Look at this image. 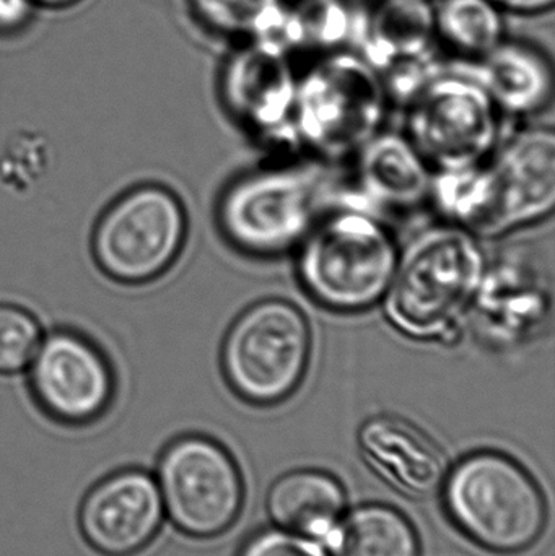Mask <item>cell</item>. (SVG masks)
Wrapping results in <instances>:
<instances>
[{"instance_id": "e0dca14e", "label": "cell", "mask_w": 555, "mask_h": 556, "mask_svg": "<svg viewBox=\"0 0 555 556\" xmlns=\"http://www.w3.org/2000/svg\"><path fill=\"white\" fill-rule=\"evenodd\" d=\"M357 207L413 212L432 199L433 172L406 134L381 130L354 159Z\"/></svg>"}, {"instance_id": "ba28073f", "label": "cell", "mask_w": 555, "mask_h": 556, "mask_svg": "<svg viewBox=\"0 0 555 556\" xmlns=\"http://www.w3.org/2000/svg\"><path fill=\"white\" fill-rule=\"evenodd\" d=\"M312 349L305 313L282 298H267L244 309L225 333L222 371L241 401L274 407L299 391Z\"/></svg>"}, {"instance_id": "6da1fadb", "label": "cell", "mask_w": 555, "mask_h": 556, "mask_svg": "<svg viewBox=\"0 0 555 556\" xmlns=\"http://www.w3.org/2000/svg\"><path fill=\"white\" fill-rule=\"evenodd\" d=\"M446 224L494 240L540 224L555 205V136L531 126L471 168L436 173L432 199Z\"/></svg>"}, {"instance_id": "3957f363", "label": "cell", "mask_w": 555, "mask_h": 556, "mask_svg": "<svg viewBox=\"0 0 555 556\" xmlns=\"http://www.w3.org/2000/svg\"><path fill=\"white\" fill-rule=\"evenodd\" d=\"M331 163L280 162L238 175L218 195L215 220L224 240L244 256L279 257L297 250L336 207Z\"/></svg>"}, {"instance_id": "8fae6325", "label": "cell", "mask_w": 555, "mask_h": 556, "mask_svg": "<svg viewBox=\"0 0 555 556\" xmlns=\"http://www.w3.org/2000/svg\"><path fill=\"white\" fill-rule=\"evenodd\" d=\"M23 376L36 410L64 430H87L103 421L119 391L110 353L75 327L46 330Z\"/></svg>"}, {"instance_id": "8992f818", "label": "cell", "mask_w": 555, "mask_h": 556, "mask_svg": "<svg viewBox=\"0 0 555 556\" xmlns=\"http://www.w3.org/2000/svg\"><path fill=\"white\" fill-rule=\"evenodd\" d=\"M390 106L377 72L355 49L310 59L297 85V147L331 165L352 160L383 130Z\"/></svg>"}, {"instance_id": "52a82bcc", "label": "cell", "mask_w": 555, "mask_h": 556, "mask_svg": "<svg viewBox=\"0 0 555 556\" xmlns=\"http://www.w3.org/2000/svg\"><path fill=\"white\" fill-rule=\"evenodd\" d=\"M188 237V211L178 192L162 182H137L98 215L91 260L113 283L146 287L178 264Z\"/></svg>"}, {"instance_id": "7a4b0ae2", "label": "cell", "mask_w": 555, "mask_h": 556, "mask_svg": "<svg viewBox=\"0 0 555 556\" xmlns=\"http://www.w3.org/2000/svg\"><path fill=\"white\" fill-rule=\"evenodd\" d=\"M485 257L476 237L456 225L427 228L401 251L383 309L401 336L452 345L469 320Z\"/></svg>"}, {"instance_id": "cb8c5ba5", "label": "cell", "mask_w": 555, "mask_h": 556, "mask_svg": "<svg viewBox=\"0 0 555 556\" xmlns=\"http://www.w3.org/2000/svg\"><path fill=\"white\" fill-rule=\"evenodd\" d=\"M46 330L33 311L12 301H0V376L26 371Z\"/></svg>"}, {"instance_id": "d6986e66", "label": "cell", "mask_w": 555, "mask_h": 556, "mask_svg": "<svg viewBox=\"0 0 555 556\" xmlns=\"http://www.w3.org/2000/svg\"><path fill=\"white\" fill-rule=\"evenodd\" d=\"M266 508L276 528L328 544L344 518L348 493L326 470H289L269 486Z\"/></svg>"}, {"instance_id": "83f0119b", "label": "cell", "mask_w": 555, "mask_h": 556, "mask_svg": "<svg viewBox=\"0 0 555 556\" xmlns=\"http://www.w3.org/2000/svg\"><path fill=\"white\" fill-rule=\"evenodd\" d=\"M38 9L62 10L77 5L81 0H33Z\"/></svg>"}, {"instance_id": "9c48e42d", "label": "cell", "mask_w": 555, "mask_h": 556, "mask_svg": "<svg viewBox=\"0 0 555 556\" xmlns=\"http://www.w3.org/2000/svg\"><path fill=\"white\" fill-rule=\"evenodd\" d=\"M153 476L166 522L182 538L212 541L240 519L244 480L220 441L201 433L172 438L156 456Z\"/></svg>"}, {"instance_id": "5b68a950", "label": "cell", "mask_w": 555, "mask_h": 556, "mask_svg": "<svg viewBox=\"0 0 555 556\" xmlns=\"http://www.w3.org/2000/svg\"><path fill=\"white\" fill-rule=\"evenodd\" d=\"M443 509L456 531L482 551H530L550 521L546 496L533 473L508 454L479 450L446 473Z\"/></svg>"}, {"instance_id": "44dd1931", "label": "cell", "mask_w": 555, "mask_h": 556, "mask_svg": "<svg viewBox=\"0 0 555 556\" xmlns=\"http://www.w3.org/2000/svg\"><path fill=\"white\" fill-rule=\"evenodd\" d=\"M328 545L335 556H420L416 526L384 503H365L345 513Z\"/></svg>"}, {"instance_id": "30bf717a", "label": "cell", "mask_w": 555, "mask_h": 556, "mask_svg": "<svg viewBox=\"0 0 555 556\" xmlns=\"http://www.w3.org/2000/svg\"><path fill=\"white\" fill-rule=\"evenodd\" d=\"M406 137L436 173L484 162L501 140L502 113L465 72L445 68L406 104Z\"/></svg>"}, {"instance_id": "d4e9b609", "label": "cell", "mask_w": 555, "mask_h": 556, "mask_svg": "<svg viewBox=\"0 0 555 556\" xmlns=\"http://www.w3.org/2000/svg\"><path fill=\"white\" fill-rule=\"evenodd\" d=\"M237 556H328L319 542L283 529L266 528L253 532L238 548Z\"/></svg>"}, {"instance_id": "ac0fdd59", "label": "cell", "mask_w": 555, "mask_h": 556, "mask_svg": "<svg viewBox=\"0 0 555 556\" xmlns=\"http://www.w3.org/2000/svg\"><path fill=\"white\" fill-rule=\"evenodd\" d=\"M455 68L471 75L488 91L502 116H538L553 101V64L531 42L505 38L484 58Z\"/></svg>"}, {"instance_id": "9a60e30c", "label": "cell", "mask_w": 555, "mask_h": 556, "mask_svg": "<svg viewBox=\"0 0 555 556\" xmlns=\"http://www.w3.org/2000/svg\"><path fill=\"white\" fill-rule=\"evenodd\" d=\"M77 532L97 556H140L153 547L166 525L153 470L124 466L94 480L77 506Z\"/></svg>"}, {"instance_id": "4316f807", "label": "cell", "mask_w": 555, "mask_h": 556, "mask_svg": "<svg viewBox=\"0 0 555 556\" xmlns=\"http://www.w3.org/2000/svg\"><path fill=\"white\" fill-rule=\"evenodd\" d=\"M502 12L537 15L553 9L555 0H492Z\"/></svg>"}, {"instance_id": "7402d4cb", "label": "cell", "mask_w": 555, "mask_h": 556, "mask_svg": "<svg viewBox=\"0 0 555 556\" xmlns=\"http://www.w3.org/2000/svg\"><path fill=\"white\" fill-rule=\"evenodd\" d=\"M433 23L440 48L459 64L479 61L501 45L505 36L504 12L492 0H436Z\"/></svg>"}, {"instance_id": "277c9868", "label": "cell", "mask_w": 555, "mask_h": 556, "mask_svg": "<svg viewBox=\"0 0 555 556\" xmlns=\"http://www.w3.org/2000/svg\"><path fill=\"white\" fill-rule=\"evenodd\" d=\"M297 277L318 306L364 313L383 301L401 250L390 227L357 205H336L297 248Z\"/></svg>"}, {"instance_id": "f1b7e54d", "label": "cell", "mask_w": 555, "mask_h": 556, "mask_svg": "<svg viewBox=\"0 0 555 556\" xmlns=\"http://www.w3.org/2000/svg\"><path fill=\"white\" fill-rule=\"evenodd\" d=\"M427 2H432L433 3V2H436V0H427Z\"/></svg>"}, {"instance_id": "5bb4252c", "label": "cell", "mask_w": 555, "mask_h": 556, "mask_svg": "<svg viewBox=\"0 0 555 556\" xmlns=\"http://www.w3.org/2000/svg\"><path fill=\"white\" fill-rule=\"evenodd\" d=\"M553 306V276L541 254L508 248L485 263L469 320L488 345L517 349L550 327Z\"/></svg>"}, {"instance_id": "ffe728a7", "label": "cell", "mask_w": 555, "mask_h": 556, "mask_svg": "<svg viewBox=\"0 0 555 556\" xmlns=\"http://www.w3.org/2000/svg\"><path fill=\"white\" fill-rule=\"evenodd\" d=\"M361 7L355 0H277L273 25L264 38L293 59H310L354 42Z\"/></svg>"}, {"instance_id": "484cf974", "label": "cell", "mask_w": 555, "mask_h": 556, "mask_svg": "<svg viewBox=\"0 0 555 556\" xmlns=\"http://www.w3.org/2000/svg\"><path fill=\"white\" fill-rule=\"evenodd\" d=\"M36 10L33 0H0V36H16L31 25Z\"/></svg>"}, {"instance_id": "603a6c76", "label": "cell", "mask_w": 555, "mask_h": 556, "mask_svg": "<svg viewBox=\"0 0 555 556\" xmlns=\"http://www.w3.org/2000/svg\"><path fill=\"white\" fill-rule=\"evenodd\" d=\"M188 5L192 18L204 31L243 42L267 35L277 0H188Z\"/></svg>"}, {"instance_id": "2e32d148", "label": "cell", "mask_w": 555, "mask_h": 556, "mask_svg": "<svg viewBox=\"0 0 555 556\" xmlns=\"http://www.w3.org/2000/svg\"><path fill=\"white\" fill-rule=\"evenodd\" d=\"M358 451L368 467L409 500H426L442 490L449 459L432 437L413 421L383 414L358 428Z\"/></svg>"}, {"instance_id": "7c38bea8", "label": "cell", "mask_w": 555, "mask_h": 556, "mask_svg": "<svg viewBox=\"0 0 555 556\" xmlns=\"http://www.w3.org/2000/svg\"><path fill=\"white\" fill-rule=\"evenodd\" d=\"M295 59L267 39L237 42L218 75V98L231 121L261 146L297 149Z\"/></svg>"}, {"instance_id": "4fadbf2b", "label": "cell", "mask_w": 555, "mask_h": 556, "mask_svg": "<svg viewBox=\"0 0 555 556\" xmlns=\"http://www.w3.org/2000/svg\"><path fill=\"white\" fill-rule=\"evenodd\" d=\"M355 51L371 65L391 104L406 106L445 71L427 0H375L361 10Z\"/></svg>"}]
</instances>
